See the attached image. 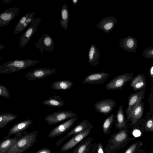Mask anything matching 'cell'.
Returning a JSON list of instances; mask_svg holds the SVG:
<instances>
[{
    "label": "cell",
    "instance_id": "44dd1931",
    "mask_svg": "<svg viewBox=\"0 0 153 153\" xmlns=\"http://www.w3.org/2000/svg\"><path fill=\"white\" fill-rule=\"evenodd\" d=\"M130 81V87L132 88L134 91H139L146 86V77L143 74H139L132 77Z\"/></svg>",
    "mask_w": 153,
    "mask_h": 153
},
{
    "label": "cell",
    "instance_id": "d4e9b609",
    "mask_svg": "<svg viewBox=\"0 0 153 153\" xmlns=\"http://www.w3.org/2000/svg\"><path fill=\"white\" fill-rule=\"evenodd\" d=\"M42 104L52 107H62L65 105L64 102L63 100H61V97L56 95L49 97L48 99L43 101Z\"/></svg>",
    "mask_w": 153,
    "mask_h": 153
},
{
    "label": "cell",
    "instance_id": "f35d334b",
    "mask_svg": "<svg viewBox=\"0 0 153 153\" xmlns=\"http://www.w3.org/2000/svg\"><path fill=\"white\" fill-rule=\"evenodd\" d=\"M149 75L151 80L153 81V63L151 65L149 70Z\"/></svg>",
    "mask_w": 153,
    "mask_h": 153
},
{
    "label": "cell",
    "instance_id": "f1b7e54d",
    "mask_svg": "<svg viewBox=\"0 0 153 153\" xmlns=\"http://www.w3.org/2000/svg\"><path fill=\"white\" fill-rule=\"evenodd\" d=\"M17 115L10 113H4L0 114V128L6 126L10 122L16 119Z\"/></svg>",
    "mask_w": 153,
    "mask_h": 153
},
{
    "label": "cell",
    "instance_id": "ffe728a7",
    "mask_svg": "<svg viewBox=\"0 0 153 153\" xmlns=\"http://www.w3.org/2000/svg\"><path fill=\"white\" fill-rule=\"evenodd\" d=\"M115 128L119 130L127 129L128 126L126 120L123 106L119 105L115 114Z\"/></svg>",
    "mask_w": 153,
    "mask_h": 153
},
{
    "label": "cell",
    "instance_id": "7bdbcfd3",
    "mask_svg": "<svg viewBox=\"0 0 153 153\" xmlns=\"http://www.w3.org/2000/svg\"><path fill=\"white\" fill-rule=\"evenodd\" d=\"M73 4L75 5H76L78 2V0H72Z\"/></svg>",
    "mask_w": 153,
    "mask_h": 153
},
{
    "label": "cell",
    "instance_id": "8d00e7d4",
    "mask_svg": "<svg viewBox=\"0 0 153 153\" xmlns=\"http://www.w3.org/2000/svg\"><path fill=\"white\" fill-rule=\"evenodd\" d=\"M148 101L150 104L149 114L152 115L153 114V90L150 92L149 96Z\"/></svg>",
    "mask_w": 153,
    "mask_h": 153
},
{
    "label": "cell",
    "instance_id": "4dcf8cb0",
    "mask_svg": "<svg viewBox=\"0 0 153 153\" xmlns=\"http://www.w3.org/2000/svg\"><path fill=\"white\" fill-rule=\"evenodd\" d=\"M31 13L29 12L22 16L17 23L14 30L13 34H16L21 33V28L28 18L30 15Z\"/></svg>",
    "mask_w": 153,
    "mask_h": 153
},
{
    "label": "cell",
    "instance_id": "9a60e30c",
    "mask_svg": "<svg viewBox=\"0 0 153 153\" xmlns=\"http://www.w3.org/2000/svg\"><path fill=\"white\" fill-rule=\"evenodd\" d=\"M110 75V74L105 72L92 73L87 75L82 82L91 85L103 83L107 80Z\"/></svg>",
    "mask_w": 153,
    "mask_h": 153
},
{
    "label": "cell",
    "instance_id": "9c48e42d",
    "mask_svg": "<svg viewBox=\"0 0 153 153\" xmlns=\"http://www.w3.org/2000/svg\"><path fill=\"white\" fill-rule=\"evenodd\" d=\"M34 46L42 53L54 50L53 41L51 36L47 33L43 34Z\"/></svg>",
    "mask_w": 153,
    "mask_h": 153
},
{
    "label": "cell",
    "instance_id": "ba28073f",
    "mask_svg": "<svg viewBox=\"0 0 153 153\" xmlns=\"http://www.w3.org/2000/svg\"><path fill=\"white\" fill-rule=\"evenodd\" d=\"M56 70L55 68H37L32 71L26 74L25 76L30 81L42 79L55 73Z\"/></svg>",
    "mask_w": 153,
    "mask_h": 153
},
{
    "label": "cell",
    "instance_id": "484cf974",
    "mask_svg": "<svg viewBox=\"0 0 153 153\" xmlns=\"http://www.w3.org/2000/svg\"><path fill=\"white\" fill-rule=\"evenodd\" d=\"M73 83L69 80H61L53 82L50 86L53 90H68L71 88Z\"/></svg>",
    "mask_w": 153,
    "mask_h": 153
},
{
    "label": "cell",
    "instance_id": "ab89813d",
    "mask_svg": "<svg viewBox=\"0 0 153 153\" xmlns=\"http://www.w3.org/2000/svg\"><path fill=\"white\" fill-rule=\"evenodd\" d=\"M137 153H146V152L145 150L141 148Z\"/></svg>",
    "mask_w": 153,
    "mask_h": 153
},
{
    "label": "cell",
    "instance_id": "d6986e66",
    "mask_svg": "<svg viewBox=\"0 0 153 153\" xmlns=\"http://www.w3.org/2000/svg\"><path fill=\"white\" fill-rule=\"evenodd\" d=\"M119 44L123 49L129 52H135L138 46L137 39L131 36L121 39Z\"/></svg>",
    "mask_w": 153,
    "mask_h": 153
},
{
    "label": "cell",
    "instance_id": "3957f363",
    "mask_svg": "<svg viewBox=\"0 0 153 153\" xmlns=\"http://www.w3.org/2000/svg\"><path fill=\"white\" fill-rule=\"evenodd\" d=\"M37 134V131L25 133L4 153H23L36 142Z\"/></svg>",
    "mask_w": 153,
    "mask_h": 153
},
{
    "label": "cell",
    "instance_id": "5bb4252c",
    "mask_svg": "<svg viewBox=\"0 0 153 153\" xmlns=\"http://www.w3.org/2000/svg\"><path fill=\"white\" fill-rule=\"evenodd\" d=\"M20 8L16 7H11L0 13V27L7 25L17 16Z\"/></svg>",
    "mask_w": 153,
    "mask_h": 153
},
{
    "label": "cell",
    "instance_id": "83f0119b",
    "mask_svg": "<svg viewBox=\"0 0 153 153\" xmlns=\"http://www.w3.org/2000/svg\"><path fill=\"white\" fill-rule=\"evenodd\" d=\"M115 120V114H112L104 120L102 126V132L104 134L110 135V129L112 128Z\"/></svg>",
    "mask_w": 153,
    "mask_h": 153
},
{
    "label": "cell",
    "instance_id": "ac0fdd59",
    "mask_svg": "<svg viewBox=\"0 0 153 153\" xmlns=\"http://www.w3.org/2000/svg\"><path fill=\"white\" fill-rule=\"evenodd\" d=\"M117 22V18L113 16L105 17L100 21L96 25L97 27L107 33L111 31Z\"/></svg>",
    "mask_w": 153,
    "mask_h": 153
},
{
    "label": "cell",
    "instance_id": "ee69618b",
    "mask_svg": "<svg viewBox=\"0 0 153 153\" xmlns=\"http://www.w3.org/2000/svg\"><path fill=\"white\" fill-rule=\"evenodd\" d=\"M5 48V46L1 44H0V51L2 49L4 48Z\"/></svg>",
    "mask_w": 153,
    "mask_h": 153
},
{
    "label": "cell",
    "instance_id": "b9f144b4",
    "mask_svg": "<svg viewBox=\"0 0 153 153\" xmlns=\"http://www.w3.org/2000/svg\"><path fill=\"white\" fill-rule=\"evenodd\" d=\"M13 0H3V1H4V4H6L7 3H10V2L12 1Z\"/></svg>",
    "mask_w": 153,
    "mask_h": 153
},
{
    "label": "cell",
    "instance_id": "8fae6325",
    "mask_svg": "<svg viewBox=\"0 0 153 153\" xmlns=\"http://www.w3.org/2000/svg\"><path fill=\"white\" fill-rule=\"evenodd\" d=\"M78 119V117L76 116L74 118L70 119L57 126L51 130L48 134V137L54 138L66 132L74 125Z\"/></svg>",
    "mask_w": 153,
    "mask_h": 153
},
{
    "label": "cell",
    "instance_id": "7402d4cb",
    "mask_svg": "<svg viewBox=\"0 0 153 153\" xmlns=\"http://www.w3.org/2000/svg\"><path fill=\"white\" fill-rule=\"evenodd\" d=\"M25 132L16 134L13 137L2 141L0 143V153H4L13 146L25 133Z\"/></svg>",
    "mask_w": 153,
    "mask_h": 153
},
{
    "label": "cell",
    "instance_id": "277c9868",
    "mask_svg": "<svg viewBox=\"0 0 153 153\" xmlns=\"http://www.w3.org/2000/svg\"><path fill=\"white\" fill-rule=\"evenodd\" d=\"M76 115V113L70 111H58L46 116L45 120L48 125L51 126L66 119L74 118Z\"/></svg>",
    "mask_w": 153,
    "mask_h": 153
},
{
    "label": "cell",
    "instance_id": "4316f807",
    "mask_svg": "<svg viewBox=\"0 0 153 153\" xmlns=\"http://www.w3.org/2000/svg\"><path fill=\"white\" fill-rule=\"evenodd\" d=\"M94 138L89 137L83 140L74 149L72 153H84L90 147L92 146V141Z\"/></svg>",
    "mask_w": 153,
    "mask_h": 153
},
{
    "label": "cell",
    "instance_id": "7dc6e473",
    "mask_svg": "<svg viewBox=\"0 0 153 153\" xmlns=\"http://www.w3.org/2000/svg\"><path fill=\"white\" fill-rule=\"evenodd\" d=\"M151 153H153V145L152 146V152H151Z\"/></svg>",
    "mask_w": 153,
    "mask_h": 153
},
{
    "label": "cell",
    "instance_id": "74e56055",
    "mask_svg": "<svg viewBox=\"0 0 153 153\" xmlns=\"http://www.w3.org/2000/svg\"><path fill=\"white\" fill-rule=\"evenodd\" d=\"M52 150L51 149L47 148H44L41 149L35 153H51Z\"/></svg>",
    "mask_w": 153,
    "mask_h": 153
},
{
    "label": "cell",
    "instance_id": "d590c367",
    "mask_svg": "<svg viewBox=\"0 0 153 153\" xmlns=\"http://www.w3.org/2000/svg\"><path fill=\"white\" fill-rule=\"evenodd\" d=\"M35 13V12H33L31 13L30 15L27 19L26 22L22 26L21 30V32L29 24H31L32 23L33 19V18Z\"/></svg>",
    "mask_w": 153,
    "mask_h": 153
},
{
    "label": "cell",
    "instance_id": "f6af8a7d",
    "mask_svg": "<svg viewBox=\"0 0 153 153\" xmlns=\"http://www.w3.org/2000/svg\"><path fill=\"white\" fill-rule=\"evenodd\" d=\"M151 90L152 91L153 90V81L152 82V83L151 85Z\"/></svg>",
    "mask_w": 153,
    "mask_h": 153
},
{
    "label": "cell",
    "instance_id": "f546056e",
    "mask_svg": "<svg viewBox=\"0 0 153 153\" xmlns=\"http://www.w3.org/2000/svg\"><path fill=\"white\" fill-rule=\"evenodd\" d=\"M143 145L141 140L137 141L128 147L124 153H137L141 148Z\"/></svg>",
    "mask_w": 153,
    "mask_h": 153
},
{
    "label": "cell",
    "instance_id": "603a6c76",
    "mask_svg": "<svg viewBox=\"0 0 153 153\" xmlns=\"http://www.w3.org/2000/svg\"><path fill=\"white\" fill-rule=\"evenodd\" d=\"M88 57V63L90 65H97L100 59V53L99 49L94 44H92L89 48Z\"/></svg>",
    "mask_w": 153,
    "mask_h": 153
},
{
    "label": "cell",
    "instance_id": "60d3db41",
    "mask_svg": "<svg viewBox=\"0 0 153 153\" xmlns=\"http://www.w3.org/2000/svg\"><path fill=\"white\" fill-rule=\"evenodd\" d=\"M92 146L89 147L84 153H90Z\"/></svg>",
    "mask_w": 153,
    "mask_h": 153
},
{
    "label": "cell",
    "instance_id": "30bf717a",
    "mask_svg": "<svg viewBox=\"0 0 153 153\" xmlns=\"http://www.w3.org/2000/svg\"><path fill=\"white\" fill-rule=\"evenodd\" d=\"M93 127V126L88 120H83L75 126L65 136L59 139L56 142V146H59L67 138L86 129H92Z\"/></svg>",
    "mask_w": 153,
    "mask_h": 153
},
{
    "label": "cell",
    "instance_id": "7c38bea8",
    "mask_svg": "<svg viewBox=\"0 0 153 153\" xmlns=\"http://www.w3.org/2000/svg\"><path fill=\"white\" fill-rule=\"evenodd\" d=\"M146 87H145L137 92L132 93L128 98V105L126 111L127 117L134 108L142 102L144 98Z\"/></svg>",
    "mask_w": 153,
    "mask_h": 153
},
{
    "label": "cell",
    "instance_id": "bcb514c9",
    "mask_svg": "<svg viewBox=\"0 0 153 153\" xmlns=\"http://www.w3.org/2000/svg\"><path fill=\"white\" fill-rule=\"evenodd\" d=\"M152 131H153V122L152 127V130H151V132H152Z\"/></svg>",
    "mask_w": 153,
    "mask_h": 153
},
{
    "label": "cell",
    "instance_id": "cb8c5ba5",
    "mask_svg": "<svg viewBox=\"0 0 153 153\" xmlns=\"http://www.w3.org/2000/svg\"><path fill=\"white\" fill-rule=\"evenodd\" d=\"M69 11L66 4H64L62 6L61 10L60 24L64 30H67L69 24Z\"/></svg>",
    "mask_w": 153,
    "mask_h": 153
},
{
    "label": "cell",
    "instance_id": "6da1fadb",
    "mask_svg": "<svg viewBox=\"0 0 153 153\" xmlns=\"http://www.w3.org/2000/svg\"><path fill=\"white\" fill-rule=\"evenodd\" d=\"M128 129H122L111 134L108 140V144L104 149L106 153H114L124 148L127 143L133 140L129 137Z\"/></svg>",
    "mask_w": 153,
    "mask_h": 153
},
{
    "label": "cell",
    "instance_id": "7a4b0ae2",
    "mask_svg": "<svg viewBox=\"0 0 153 153\" xmlns=\"http://www.w3.org/2000/svg\"><path fill=\"white\" fill-rule=\"evenodd\" d=\"M41 62V60L29 59L10 61L0 65V73L6 74L17 72Z\"/></svg>",
    "mask_w": 153,
    "mask_h": 153
},
{
    "label": "cell",
    "instance_id": "5b68a950",
    "mask_svg": "<svg viewBox=\"0 0 153 153\" xmlns=\"http://www.w3.org/2000/svg\"><path fill=\"white\" fill-rule=\"evenodd\" d=\"M133 75V73H126L118 76L108 82L105 89L109 90H122L125 84L130 81Z\"/></svg>",
    "mask_w": 153,
    "mask_h": 153
},
{
    "label": "cell",
    "instance_id": "52a82bcc",
    "mask_svg": "<svg viewBox=\"0 0 153 153\" xmlns=\"http://www.w3.org/2000/svg\"><path fill=\"white\" fill-rule=\"evenodd\" d=\"M92 129H86L73 135L62 146L60 152H64L68 151L79 144L90 133Z\"/></svg>",
    "mask_w": 153,
    "mask_h": 153
},
{
    "label": "cell",
    "instance_id": "1f68e13d",
    "mask_svg": "<svg viewBox=\"0 0 153 153\" xmlns=\"http://www.w3.org/2000/svg\"><path fill=\"white\" fill-rule=\"evenodd\" d=\"M90 153H105L102 145L100 142L93 145Z\"/></svg>",
    "mask_w": 153,
    "mask_h": 153
},
{
    "label": "cell",
    "instance_id": "8992f818",
    "mask_svg": "<svg viewBox=\"0 0 153 153\" xmlns=\"http://www.w3.org/2000/svg\"><path fill=\"white\" fill-rule=\"evenodd\" d=\"M41 20L40 18H36L33 20L29 26L19 38V44L20 47L22 48L27 44L36 32L37 26L40 23Z\"/></svg>",
    "mask_w": 153,
    "mask_h": 153
},
{
    "label": "cell",
    "instance_id": "c3c4849f",
    "mask_svg": "<svg viewBox=\"0 0 153 153\" xmlns=\"http://www.w3.org/2000/svg\"><path fill=\"white\" fill-rule=\"evenodd\" d=\"M151 117L152 118H153V114H152Z\"/></svg>",
    "mask_w": 153,
    "mask_h": 153
},
{
    "label": "cell",
    "instance_id": "4fadbf2b",
    "mask_svg": "<svg viewBox=\"0 0 153 153\" xmlns=\"http://www.w3.org/2000/svg\"><path fill=\"white\" fill-rule=\"evenodd\" d=\"M116 104V102L113 100L105 99L97 102L94 108L97 112L107 115L112 111Z\"/></svg>",
    "mask_w": 153,
    "mask_h": 153
},
{
    "label": "cell",
    "instance_id": "e0dca14e",
    "mask_svg": "<svg viewBox=\"0 0 153 153\" xmlns=\"http://www.w3.org/2000/svg\"><path fill=\"white\" fill-rule=\"evenodd\" d=\"M33 122L32 120L27 119L17 123L10 128L7 136L5 137L2 141L9 138L10 137L13 135L22 132L30 127Z\"/></svg>",
    "mask_w": 153,
    "mask_h": 153
},
{
    "label": "cell",
    "instance_id": "836d02e7",
    "mask_svg": "<svg viewBox=\"0 0 153 153\" xmlns=\"http://www.w3.org/2000/svg\"><path fill=\"white\" fill-rule=\"evenodd\" d=\"M153 122V118L151 117L149 118L146 121L144 125V128L142 130L144 132H151Z\"/></svg>",
    "mask_w": 153,
    "mask_h": 153
},
{
    "label": "cell",
    "instance_id": "d6a6232c",
    "mask_svg": "<svg viewBox=\"0 0 153 153\" xmlns=\"http://www.w3.org/2000/svg\"><path fill=\"white\" fill-rule=\"evenodd\" d=\"M142 56L146 59L153 58V47L146 48L143 52Z\"/></svg>",
    "mask_w": 153,
    "mask_h": 153
},
{
    "label": "cell",
    "instance_id": "2e32d148",
    "mask_svg": "<svg viewBox=\"0 0 153 153\" xmlns=\"http://www.w3.org/2000/svg\"><path fill=\"white\" fill-rule=\"evenodd\" d=\"M144 104L142 102L139 103L127 117V122L130 121V126L134 127L138 120L143 113Z\"/></svg>",
    "mask_w": 153,
    "mask_h": 153
},
{
    "label": "cell",
    "instance_id": "e575fe53",
    "mask_svg": "<svg viewBox=\"0 0 153 153\" xmlns=\"http://www.w3.org/2000/svg\"><path fill=\"white\" fill-rule=\"evenodd\" d=\"M0 96L7 98H9L10 97L8 89L5 86L1 84H0Z\"/></svg>",
    "mask_w": 153,
    "mask_h": 153
}]
</instances>
